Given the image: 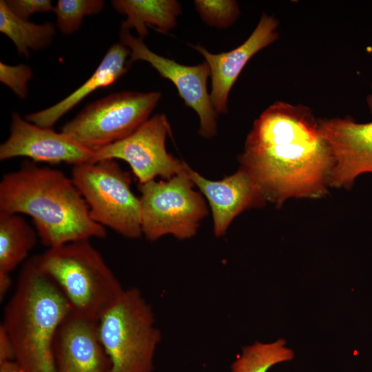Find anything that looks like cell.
I'll return each instance as SVG.
<instances>
[{
	"label": "cell",
	"mask_w": 372,
	"mask_h": 372,
	"mask_svg": "<svg viewBox=\"0 0 372 372\" xmlns=\"http://www.w3.org/2000/svg\"><path fill=\"white\" fill-rule=\"evenodd\" d=\"M54 372H111L112 362L100 339L99 321L72 309L56 331Z\"/></svg>",
	"instance_id": "7c38bea8"
},
{
	"label": "cell",
	"mask_w": 372,
	"mask_h": 372,
	"mask_svg": "<svg viewBox=\"0 0 372 372\" xmlns=\"http://www.w3.org/2000/svg\"><path fill=\"white\" fill-rule=\"evenodd\" d=\"M0 211L30 216L41 242L48 248L107 235L105 227L90 216L71 178L28 161L2 176Z\"/></svg>",
	"instance_id": "7a4b0ae2"
},
{
	"label": "cell",
	"mask_w": 372,
	"mask_h": 372,
	"mask_svg": "<svg viewBox=\"0 0 372 372\" xmlns=\"http://www.w3.org/2000/svg\"><path fill=\"white\" fill-rule=\"evenodd\" d=\"M194 5L201 20L210 27L228 28L240 14L238 3L234 0H195Z\"/></svg>",
	"instance_id": "7402d4cb"
},
{
	"label": "cell",
	"mask_w": 372,
	"mask_h": 372,
	"mask_svg": "<svg viewBox=\"0 0 372 372\" xmlns=\"http://www.w3.org/2000/svg\"><path fill=\"white\" fill-rule=\"evenodd\" d=\"M121 43L131 51L130 63L143 61L149 63L159 74L173 83L185 104L198 114L199 134L210 138L217 132V115L207 88L210 77L208 64L204 61L195 65H185L152 52L143 41L132 35L130 30L121 29Z\"/></svg>",
	"instance_id": "30bf717a"
},
{
	"label": "cell",
	"mask_w": 372,
	"mask_h": 372,
	"mask_svg": "<svg viewBox=\"0 0 372 372\" xmlns=\"http://www.w3.org/2000/svg\"><path fill=\"white\" fill-rule=\"evenodd\" d=\"M113 8L126 17L121 29H135L143 40L148 35L147 26L167 34L177 24L182 6L176 0H114Z\"/></svg>",
	"instance_id": "e0dca14e"
},
{
	"label": "cell",
	"mask_w": 372,
	"mask_h": 372,
	"mask_svg": "<svg viewBox=\"0 0 372 372\" xmlns=\"http://www.w3.org/2000/svg\"><path fill=\"white\" fill-rule=\"evenodd\" d=\"M280 339L270 343L256 342L242 349L241 355L231 364V372H267L272 366L291 360L293 351Z\"/></svg>",
	"instance_id": "ffe728a7"
},
{
	"label": "cell",
	"mask_w": 372,
	"mask_h": 372,
	"mask_svg": "<svg viewBox=\"0 0 372 372\" xmlns=\"http://www.w3.org/2000/svg\"><path fill=\"white\" fill-rule=\"evenodd\" d=\"M37 237L20 214L0 211V271L11 273L27 258Z\"/></svg>",
	"instance_id": "ac0fdd59"
},
{
	"label": "cell",
	"mask_w": 372,
	"mask_h": 372,
	"mask_svg": "<svg viewBox=\"0 0 372 372\" xmlns=\"http://www.w3.org/2000/svg\"><path fill=\"white\" fill-rule=\"evenodd\" d=\"M334 158L329 186H351L362 174L372 173V122L351 118L318 119Z\"/></svg>",
	"instance_id": "4fadbf2b"
},
{
	"label": "cell",
	"mask_w": 372,
	"mask_h": 372,
	"mask_svg": "<svg viewBox=\"0 0 372 372\" xmlns=\"http://www.w3.org/2000/svg\"><path fill=\"white\" fill-rule=\"evenodd\" d=\"M150 304L137 288L125 290L99 320L111 372H152L161 332Z\"/></svg>",
	"instance_id": "5b68a950"
},
{
	"label": "cell",
	"mask_w": 372,
	"mask_h": 372,
	"mask_svg": "<svg viewBox=\"0 0 372 372\" xmlns=\"http://www.w3.org/2000/svg\"><path fill=\"white\" fill-rule=\"evenodd\" d=\"M366 103H367L369 109L370 110V112L372 114V93L367 96Z\"/></svg>",
	"instance_id": "4316f807"
},
{
	"label": "cell",
	"mask_w": 372,
	"mask_h": 372,
	"mask_svg": "<svg viewBox=\"0 0 372 372\" xmlns=\"http://www.w3.org/2000/svg\"><path fill=\"white\" fill-rule=\"evenodd\" d=\"M104 4L101 0H59L54 9L56 25L63 34L74 33L85 17L99 14Z\"/></svg>",
	"instance_id": "44dd1931"
},
{
	"label": "cell",
	"mask_w": 372,
	"mask_h": 372,
	"mask_svg": "<svg viewBox=\"0 0 372 372\" xmlns=\"http://www.w3.org/2000/svg\"><path fill=\"white\" fill-rule=\"evenodd\" d=\"M12 285L10 273L0 271V300L2 302Z\"/></svg>",
	"instance_id": "484cf974"
},
{
	"label": "cell",
	"mask_w": 372,
	"mask_h": 372,
	"mask_svg": "<svg viewBox=\"0 0 372 372\" xmlns=\"http://www.w3.org/2000/svg\"><path fill=\"white\" fill-rule=\"evenodd\" d=\"M33 258L38 269L61 289L72 309L87 318L99 321L125 291L90 239L48 248Z\"/></svg>",
	"instance_id": "277c9868"
},
{
	"label": "cell",
	"mask_w": 372,
	"mask_h": 372,
	"mask_svg": "<svg viewBox=\"0 0 372 372\" xmlns=\"http://www.w3.org/2000/svg\"><path fill=\"white\" fill-rule=\"evenodd\" d=\"M32 75V69L25 64L10 65L0 62V81L21 99L28 95V85Z\"/></svg>",
	"instance_id": "603a6c76"
},
{
	"label": "cell",
	"mask_w": 372,
	"mask_h": 372,
	"mask_svg": "<svg viewBox=\"0 0 372 372\" xmlns=\"http://www.w3.org/2000/svg\"><path fill=\"white\" fill-rule=\"evenodd\" d=\"M238 159L265 199L278 205L291 197L324 194L334 165L311 110L283 101L272 103L254 121Z\"/></svg>",
	"instance_id": "6da1fadb"
},
{
	"label": "cell",
	"mask_w": 372,
	"mask_h": 372,
	"mask_svg": "<svg viewBox=\"0 0 372 372\" xmlns=\"http://www.w3.org/2000/svg\"><path fill=\"white\" fill-rule=\"evenodd\" d=\"M278 21L273 17L263 13L248 39L231 50L213 54L200 44L191 45L204 57L209 68V95L218 114L227 112L230 91L247 62L278 38Z\"/></svg>",
	"instance_id": "5bb4252c"
},
{
	"label": "cell",
	"mask_w": 372,
	"mask_h": 372,
	"mask_svg": "<svg viewBox=\"0 0 372 372\" xmlns=\"http://www.w3.org/2000/svg\"><path fill=\"white\" fill-rule=\"evenodd\" d=\"M9 10L23 20L36 13L54 12V6L50 0H6Z\"/></svg>",
	"instance_id": "cb8c5ba5"
},
{
	"label": "cell",
	"mask_w": 372,
	"mask_h": 372,
	"mask_svg": "<svg viewBox=\"0 0 372 372\" xmlns=\"http://www.w3.org/2000/svg\"><path fill=\"white\" fill-rule=\"evenodd\" d=\"M171 126L165 114L150 117L127 137L94 151L92 162L120 159L130 166L139 184L155 177L169 180L183 172L186 163L175 158L166 149Z\"/></svg>",
	"instance_id": "9c48e42d"
},
{
	"label": "cell",
	"mask_w": 372,
	"mask_h": 372,
	"mask_svg": "<svg viewBox=\"0 0 372 372\" xmlns=\"http://www.w3.org/2000/svg\"><path fill=\"white\" fill-rule=\"evenodd\" d=\"M14 361L12 343L3 327L0 325V362Z\"/></svg>",
	"instance_id": "d4e9b609"
},
{
	"label": "cell",
	"mask_w": 372,
	"mask_h": 372,
	"mask_svg": "<svg viewBox=\"0 0 372 372\" xmlns=\"http://www.w3.org/2000/svg\"><path fill=\"white\" fill-rule=\"evenodd\" d=\"M131 51L122 43L112 45L90 77L63 100L41 111L30 113L25 119L43 127L52 126L68 112L95 90L114 83L130 68Z\"/></svg>",
	"instance_id": "2e32d148"
},
{
	"label": "cell",
	"mask_w": 372,
	"mask_h": 372,
	"mask_svg": "<svg viewBox=\"0 0 372 372\" xmlns=\"http://www.w3.org/2000/svg\"><path fill=\"white\" fill-rule=\"evenodd\" d=\"M72 307L33 257L22 267L14 293L6 304L3 322L21 372H54V338Z\"/></svg>",
	"instance_id": "3957f363"
},
{
	"label": "cell",
	"mask_w": 372,
	"mask_h": 372,
	"mask_svg": "<svg viewBox=\"0 0 372 372\" xmlns=\"http://www.w3.org/2000/svg\"><path fill=\"white\" fill-rule=\"evenodd\" d=\"M187 174L209 204L213 229L223 236L232 220L244 210L262 205L266 200L258 185L245 169L220 180H211L187 165Z\"/></svg>",
	"instance_id": "9a60e30c"
},
{
	"label": "cell",
	"mask_w": 372,
	"mask_h": 372,
	"mask_svg": "<svg viewBox=\"0 0 372 372\" xmlns=\"http://www.w3.org/2000/svg\"><path fill=\"white\" fill-rule=\"evenodd\" d=\"M187 165L169 180L138 184L142 234L147 240L167 234L179 240L190 238L207 215L205 200L194 189Z\"/></svg>",
	"instance_id": "ba28073f"
},
{
	"label": "cell",
	"mask_w": 372,
	"mask_h": 372,
	"mask_svg": "<svg viewBox=\"0 0 372 372\" xmlns=\"http://www.w3.org/2000/svg\"><path fill=\"white\" fill-rule=\"evenodd\" d=\"M0 32L12 41L19 55L28 56L30 50H43L52 43L56 28L52 23L37 24L19 18L9 10L5 0H1Z\"/></svg>",
	"instance_id": "d6986e66"
},
{
	"label": "cell",
	"mask_w": 372,
	"mask_h": 372,
	"mask_svg": "<svg viewBox=\"0 0 372 372\" xmlns=\"http://www.w3.org/2000/svg\"><path fill=\"white\" fill-rule=\"evenodd\" d=\"M17 157L74 166L92 162L94 151L61 132L32 123L13 112L9 136L0 145V160Z\"/></svg>",
	"instance_id": "8fae6325"
},
{
	"label": "cell",
	"mask_w": 372,
	"mask_h": 372,
	"mask_svg": "<svg viewBox=\"0 0 372 372\" xmlns=\"http://www.w3.org/2000/svg\"><path fill=\"white\" fill-rule=\"evenodd\" d=\"M71 178L94 221L127 238L143 234L140 198L131 189L130 174L115 160L74 165Z\"/></svg>",
	"instance_id": "8992f818"
},
{
	"label": "cell",
	"mask_w": 372,
	"mask_h": 372,
	"mask_svg": "<svg viewBox=\"0 0 372 372\" xmlns=\"http://www.w3.org/2000/svg\"><path fill=\"white\" fill-rule=\"evenodd\" d=\"M161 98L158 91H121L87 105L61 132L93 150L119 141L149 118Z\"/></svg>",
	"instance_id": "52a82bcc"
}]
</instances>
